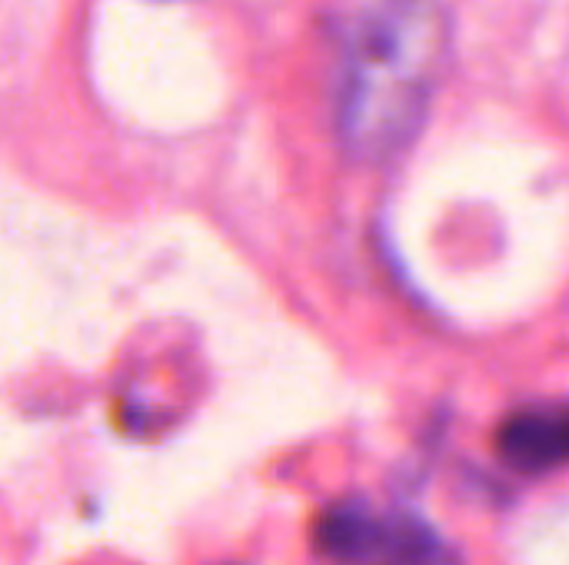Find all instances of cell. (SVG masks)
Segmentation results:
<instances>
[{"mask_svg": "<svg viewBox=\"0 0 569 565\" xmlns=\"http://www.w3.org/2000/svg\"><path fill=\"white\" fill-rule=\"evenodd\" d=\"M453 53L443 0H370L337 90V137L357 163H390L427 123Z\"/></svg>", "mask_w": 569, "mask_h": 565, "instance_id": "obj_1", "label": "cell"}, {"mask_svg": "<svg viewBox=\"0 0 569 565\" xmlns=\"http://www.w3.org/2000/svg\"><path fill=\"white\" fill-rule=\"evenodd\" d=\"M497 450L520 473H553L569 466V403L517 410L500 426Z\"/></svg>", "mask_w": 569, "mask_h": 565, "instance_id": "obj_3", "label": "cell"}, {"mask_svg": "<svg viewBox=\"0 0 569 565\" xmlns=\"http://www.w3.org/2000/svg\"><path fill=\"white\" fill-rule=\"evenodd\" d=\"M313 543L333 565H443L447 549L440 536L417 516L377 509L367 503L330 506Z\"/></svg>", "mask_w": 569, "mask_h": 565, "instance_id": "obj_2", "label": "cell"}]
</instances>
